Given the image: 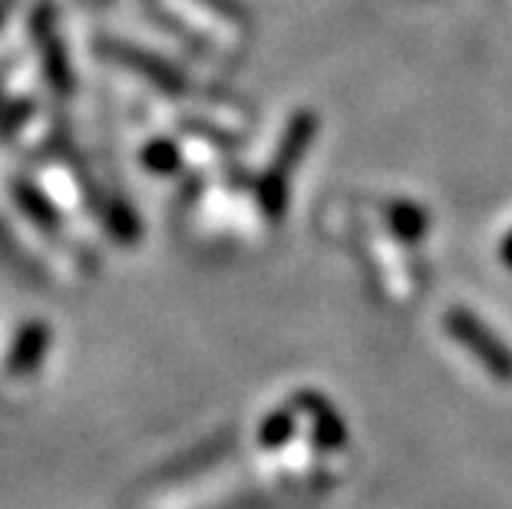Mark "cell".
Masks as SVG:
<instances>
[{
  "instance_id": "8fae6325",
  "label": "cell",
  "mask_w": 512,
  "mask_h": 509,
  "mask_svg": "<svg viewBox=\"0 0 512 509\" xmlns=\"http://www.w3.org/2000/svg\"><path fill=\"white\" fill-rule=\"evenodd\" d=\"M503 262L512 268V232L506 235V242H503Z\"/></svg>"
},
{
  "instance_id": "30bf717a",
  "label": "cell",
  "mask_w": 512,
  "mask_h": 509,
  "mask_svg": "<svg viewBox=\"0 0 512 509\" xmlns=\"http://www.w3.org/2000/svg\"><path fill=\"white\" fill-rule=\"evenodd\" d=\"M143 159H146V166L156 169V172H176L179 169V149L172 143H162V139L146 149Z\"/></svg>"
},
{
  "instance_id": "5b68a950",
  "label": "cell",
  "mask_w": 512,
  "mask_h": 509,
  "mask_svg": "<svg viewBox=\"0 0 512 509\" xmlns=\"http://www.w3.org/2000/svg\"><path fill=\"white\" fill-rule=\"evenodd\" d=\"M34 30H37L40 47H43V60H47V77L53 83V90L70 93L73 90V70H70V63L63 60V47H60L57 30H53L50 10H40L37 20H34Z\"/></svg>"
},
{
  "instance_id": "7a4b0ae2",
  "label": "cell",
  "mask_w": 512,
  "mask_h": 509,
  "mask_svg": "<svg viewBox=\"0 0 512 509\" xmlns=\"http://www.w3.org/2000/svg\"><path fill=\"white\" fill-rule=\"evenodd\" d=\"M446 334H450L456 344H463V348L470 351L476 361L496 377V381L512 384V351H509V344L499 338L496 331H489L473 311H466V308L446 311Z\"/></svg>"
},
{
  "instance_id": "52a82bcc",
  "label": "cell",
  "mask_w": 512,
  "mask_h": 509,
  "mask_svg": "<svg viewBox=\"0 0 512 509\" xmlns=\"http://www.w3.org/2000/svg\"><path fill=\"white\" fill-rule=\"evenodd\" d=\"M387 222H390V229H394L397 238L413 242V245L430 232V215L423 212L417 202H390Z\"/></svg>"
},
{
  "instance_id": "3957f363",
  "label": "cell",
  "mask_w": 512,
  "mask_h": 509,
  "mask_svg": "<svg viewBox=\"0 0 512 509\" xmlns=\"http://www.w3.org/2000/svg\"><path fill=\"white\" fill-rule=\"evenodd\" d=\"M47 351H50L47 321H30L27 328L14 338V344H10L7 374L10 377H30L43 361H47Z\"/></svg>"
},
{
  "instance_id": "9c48e42d",
  "label": "cell",
  "mask_w": 512,
  "mask_h": 509,
  "mask_svg": "<svg viewBox=\"0 0 512 509\" xmlns=\"http://www.w3.org/2000/svg\"><path fill=\"white\" fill-rule=\"evenodd\" d=\"M17 202H20V209H24L30 219H34L40 229H47V232H57V225H60V219H57V209L43 199V192H37V189H30V186H20L17 189Z\"/></svg>"
},
{
  "instance_id": "277c9868",
  "label": "cell",
  "mask_w": 512,
  "mask_h": 509,
  "mask_svg": "<svg viewBox=\"0 0 512 509\" xmlns=\"http://www.w3.org/2000/svg\"><path fill=\"white\" fill-rule=\"evenodd\" d=\"M298 400H301L304 414L311 417L314 443H318L321 450H341L347 440V430H344V420L334 410V404H328V400L318 394H301Z\"/></svg>"
},
{
  "instance_id": "ba28073f",
  "label": "cell",
  "mask_w": 512,
  "mask_h": 509,
  "mask_svg": "<svg viewBox=\"0 0 512 509\" xmlns=\"http://www.w3.org/2000/svg\"><path fill=\"white\" fill-rule=\"evenodd\" d=\"M294 437V414L291 410H271L258 427V443L265 450H281Z\"/></svg>"
},
{
  "instance_id": "6da1fadb",
  "label": "cell",
  "mask_w": 512,
  "mask_h": 509,
  "mask_svg": "<svg viewBox=\"0 0 512 509\" xmlns=\"http://www.w3.org/2000/svg\"><path fill=\"white\" fill-rule=\"evenodd\" d=\"M314 133H318V116H314V113L294 116L288 123V129H285V139H281L275 159H271L268 172L258 179V202H261V209H265V215L271 222H278L281 215H285L291 172L301 162V156L311 149Z\"/></svg>"
},
{
  "instance_id": "8992f818",
  "label": "cell",
  "mask_w": 512,
  "mask_h": 509,
  "mask_svg": "<svg viewBox=\"0 0 512 509\" xmlns=\"http://www.w3.org/2000/svg\"><path fill=\"white\" fill-rule=\"evenodd\" d=\"M110 53H113V57H119V63H126V67L139 70L143 77L156 80L166 93H185V77L179 70L166 67L159 57H149V53L136 50V47H110Z\"/></svg>"
}]
</instances>
